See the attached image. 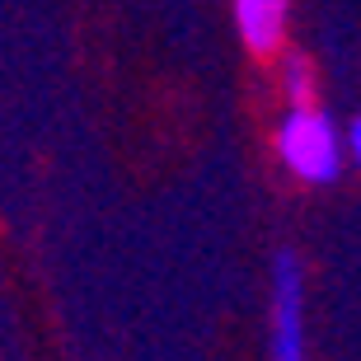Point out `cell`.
Instances as JSON below:
<instances>
[{
  "label": "cell",
  "mask_w": 361,
  "mask_h": 361,
  "mask_svg": "<svg viewBox=\"0 0 361 361\" xmlns=\"http://www.w3.org/2000/svg\"><path fill=\"white\" fill-rule=\"evenodd\" d=\"M277 146H281V160L310 183H334L338 178V132L334 122L324 113H314L310 104L291 108V118L281 122Z\"/></svg>",
  "instance_id": "cell-1"
},
{
  "label": "cell",
  "mask_w": 361,
  "mask_h": 361,
  "mask_svg": "<svg viewBox=\"0 0 361 361\" xmlns=\"http://www.w3.org/2000/svg\"><path fill=\"white\" fill-rule=\"evenodd\" d=\"M277 310H272V361H305L300 338V263L277 254Z\"/></svg>",
  "instance_id": "cell-2"
},
{
  "label": "cell",
  "mask_w": 361,
  "mask_h": 361,
  "mask_svg": "<svg viewBox=\"0 0 361 361\" xmlns=\"http://www.w3.org/2000/svg\"><path fill=\"white\" fill-rule=\"evenodd\" d=\"M235 19H240V33L254 52H272L281 42L286 0H235Z\"/></svg>",
  "instance_id": "cell-3"
},
{
  "label": "cell",
  "mask_w": 361,
  "mask_h": 361,
  "mask_svg": "<svg viewBox=\"0 0 361 361\" xmlns=\"http://www.w3.org/2000/svg\"><path fill=\"white\" fill-rule=\"evenodd\" d=\"M286 90H291L295 104H310V66H305V56H291V61H286Z\"/></svg>",
  "instance_id": "cell-4"
},
{
  "label": "cell",
  "mask_w": 361,
  "mask_h": 361,
  "mask_svg": "<svg viewBox=\"0 0 361 361\" xmlns=\"http://www.w3.org/2000/svg\"><path fill=\"white\" fill-rule=\"evenodd\" d=\"M348 141H352V155H357V164H361V118L352 122V136H348Z\"/></svg>",
  "instance_id": "cell-5"
}]
</instances>
